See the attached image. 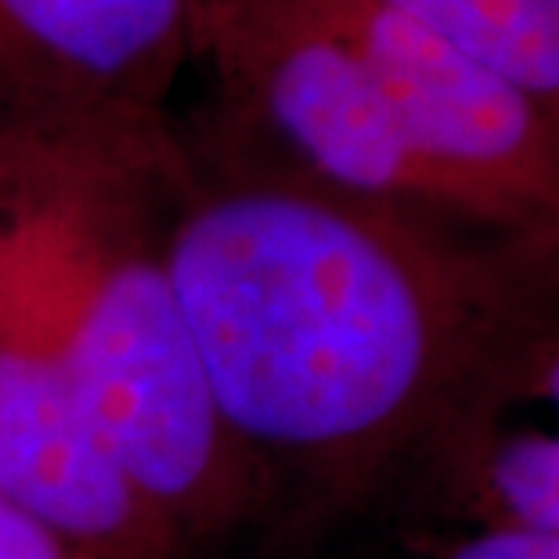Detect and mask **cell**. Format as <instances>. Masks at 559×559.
Returning a JSON list of instances; mask_svg holds the SVG:
<instances>
[{"mask_svg": "<svg viewBox=\"0 0 559 559\" xmlns=\"http://www.w3.org/2000/svg\"><path fill=\"white\" fill-rule=\"evenodd\" d=\"M163 264L213 394L293 549L426 502L559 271L340 195L231 145L188 163Z\"/></svg>", "mask_w": 559, "mask_h": 559, "instance_id": "1", "label": "cell"}, {"mask_svg": "<svg viewBox=\"0 0 559 559\" xmlns=\"http://www.w3.org/2000/svg\"><path fill=\"white\" fill-rule=\"evenodd\" d=\"M0 502L76 559H195L130 484L51 354L0 347Z\"/></svg>", "mask_w": 559, "mask_h": 559, "instance_id": "4", "label": "cell"}, {"mask_svg": "<svg viewBox=\"0 0 559 559\" xmlns=\"http://www.w3.org/2000/svg\"><path fill=\"white\" fill-rule=\"evenodd\" d=\"M0 559H76V556L62 549L51 534L33 527L15 509L0 502Z\"/></svg>", "mask_w": 559, "mask_h": 559, "instance_id": "9", "label": "cell"}, {"mask_svg": "<svg viewBox=\"0 0 559 559\" xmlns=\"http://www.w3.org/2000/svg\"><path fill=\"white\" fill-rule=\"evenodd\" d=\"M430 559H559V534L506 523H462V531L440 542Z\"/></svg>", "mask_w": 559, "mask_h": 559, "instance_id": "8", "label": "cell"}, {"mask_svg": "<svg viewBox=\"0 0 559 559\" xmlns=\"http://www.w3.org/2000/svg\"><path fill=\"white\" fill-rule=\"evenodd\" d=\"M55 156L47 152H33V148H19V145H0V231H4L8 217L15 213L19 199L26 195V188L33 185L47 163Z\"/></svg>", "mask_w": 559, "mask_h": 559, "instance_id": "10", "label": "cell"}, {"mask_svg": "<svg viewBox=\"0 0 559 559\" xmlns=\"http://www.w3.org/2000/svg\"><path fill=\"white\" fill-rule=\"evenodd\" d=\"M430 509L459 523L559 534V430L520 423L477 426L448 459Z\"/></svg>", "mask_w": 559, "mask_h": 559, "instance_id": "5", "label": "cell"}, {"mask_svg": "<svg viewBox=\"0 0 559 559\" xmlns=\"http://www.w3.org/2000/svg\"><path fill=\"white\" fill-rule=\"evenodd\" d=\"M163 224L145 210L112 235L51 358L141 498L210 559L264 542V495L166 275Z\"/></svg>", "mask_w": 559, "mask_h": 559, "instance_id": "2", "label": "cell"}, {"mask_svg": "<svg viewBox=\"0 0 559 559\" xmlns=\"http://www.w3.org/2000/svg\"><path fill=\"white\" fill-rule=\"evenodd\" d=\"M487 423L559 430V289L513 332L469 433Z\"/></svg>", "mask_w": 559, "mask_h": 559, "instance_id": "7", "label": "cell"}, {"mask_svg": "<svg viewBox=\"0 0 559 559\" xmlns=\"http://www.w3.org/2000/svg\"><path fill=\"white\" fill-rule=\"evenodd\" d=\"M199 0H0V145L185 170L166 102Z\"/></svg>", "mask_w": 559, "mask_h": 559, "instance_id": "3", "label": "cell"}, {"mask_svg": "<svg viewBox=\"0 0 559 559\" xmlns=\"http://www.w3.org/2000/svg\"><path fill=\"white\" fill-rule=\"evenodd\" d=\"M513 87L559 138V0H379Z\"/></svg>", "mask_w": 559, "mask_h": 559, "instance_id": "6", "label": "cell"}]
</instances>
